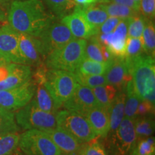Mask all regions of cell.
<instances>
[{
  "mask_svg": "<svg viewBox=\"0 0 155 155\" xmlns=\"http://www.w3.org/2000/svg\"><path fill=\"white\" fill-rule=\"evenodd\" d=\"M9 63L0 65V82L5 81L8 77L9 73Z\"/></svg>",
  "mask_w": 155,
  "mask_h": 155,
  "instance_id": "60d3db41",
  "label": "cell"
},
{
  "mask_svg": "<svg viewBox=\"0 0 155 155\" xmlns=\"http://www.w3.org/2000/svg\"><path fill=\"white\" fill-rule=\"evenodd\" d=\"M154 113V104H152L150 101L141 100L137 107V111L135 113V117L152 115Z\"/></svg>",
  "mask_w": 155,
  "mask_h": 155,
  "instance_id": "f35d334b",
  "label": "cell"
},
{
  "mask_svg": "<svg viewBox=\"0 0 155 155\" xmlns=\"http://www.w3.org/2000/svg\"><path fill=\"white\" fill-rule=\"evenodd\" d=\"M73 73L78 84L91 89L107 83L104 75H83L76 71Z\"/></svg>",
  "mask_w": 155,
  "mask_h": 155,
  "instance_id": "1f68e13d",
  "label": "cell"
},
{
  "mask_svg": "<svg viewBox=\"0 0 155 155\" xmlns=\"http://www.w3.org/2000/svg\"><path fill=\"white\" fill-rule=\"evenodd\" d=\"M87 40L75 38L63 48L48 55L45 64L48 69L75 72L85 58Z\"/></svg>",
  "mask_w": 155,
  "mask_h": 155,
  "instance_id": "3957f363",
  "label": "cell"
},
{
  "mask_svg": "<svg viewBox=\"0 0 155 155\" xmlns=\"http://www.w3.org/2000/svg\"><path fill=\"white\" fill-rule=\"evenodd\" d=\"M110 1H111L112 2L119 4V5L127 6V7H129L131 9H134V10H136V11L139 12L138 10H137V7H136L134 3V2L132 1V0H110Z\"/></svg>",
  "mask_w": 155,
  "mask_h": 155,
  "instance_id": "7bdbcfd3",
  "label": "cell"
},
{
  "mask_svg": "<svg viewBox=\"0 0 155 155\" xmlns=\"http://www.w3.org/2000/svg\"><path fill=\"white\" fill-rule=\"evenodd\" d=\"M18 147L25 155L62 154L49 136L38 129H30L20 135Z\"/></svg>",
  "mask_w": 155,
  "mask_h": 155,
  "instance_id": "ba28073f",
  "label": "cell"
},
{
  "mask_svg": "<svg viewBox=\"0 0 155 155\" xmlns=\"http://www.w3.org/2000/svg\"><path fill=\"white\" fill-rule=\"evenodd\" d=\"M71 155H79V154H78V153L77 152V153H75V154H71Z\"/></svg>",
  "mask_w": 155,
  "mask_h": 155,
  "instance_id": "681fc988",
  "label": "cell"
},
{
  "mask_svg": "<svg viewBox=\"0 0 155 155\" xmlns=\"http://www.w3.org/2000/svg\"><path fill=\"white\" fill-rule=\"evenodd\" d=\"M38 38L41 42L46 57L54 50L63 48L75 39L66 25L61 21L55 22V19L42 31Z\"/></svg>",
  "mask_w": 155,
  "mask_h": 155,
  "instance_id": "9c48e42d",
  "label": "cell"
},
{
  "mask_svg": "<svg viewBox=\"0 0 155 155\" xmlns=\"http://www.w3.org/2000/svg\"><path fill=\"white\" fill-rule=\"evenodd\" d=\"M49 136L61 151L62 154L71 155L77 153L80 150L81 144L72 135L59 128L43 131Z\"/></svg>",
  "mask_w": 155,
  "mask_h": 155,
  "instance_id": "d6986e66",
  "label": "cell"
},
{
  "mask_svg": "<svg viewBox=\"0 0 155 155\" xmlns=\"http://www.w3.org/2000/svg\"><path fill=\"white\" fill-rule=\"evenodd\" d=\"M144 53L143 49L142 38L127 37L126 40L124 59H131Z\"/></svg>",
  "mask_w": 155,
  "mask_h": 155,
  "instance_id": "e575fe53",
  "label": "cell"
},
{
  "mask_svg": "<svg viewBox=\"0 0 155 155\" xmlns=\"http://www.w3.org/2000/svg\"><path fill=\"white\" fill-rule=\"evenodd\" d=\"M61 21L68 28L75 38L87 40L98 33V30L89 24L82 13L76 8L73 13L63 17Z\"/></svg>",
  "mask_w": 155,
  "mask_h": 155,
  "instance_id": "9a60e30c",
  "label": "cell"
},
{
  "mask_svg": "<svg viewBox=\"0 0 155 155\" xmlns=\"http://www.w3.org/2000/svg\"><path fill=\"white\" fill-rule=\"evenodd\" d=\"M65 109L75 111L83 115L93 108L98 106L92 89L78 84L70 98L63 104Z\"/></svg>",
  "mask_w": 155,
  "mask_h": 155,
  "instance_id": "5bb4252c",
  "label": "cell"
},
{
  "mask_svg": "<svg viewBox=\"0 0 155 155\" xmlns=\"http://www.w3.org/2000/svg\"><path fill=\"white\" fill-rule=\"evenodd\" d=\"M89 42L85 50V58L92 61L98 62H104L101 52V44L97 40L96 35L89 38Z\"/></svg>",
  "mask_w": 155,
  "mask_h": 155,
  "instance_id": "d590c367",
  "label": "cell"
},
{
  "mask_svg": "<svg viewBox=\"0 0 155 155\" xmlns=\"http://www.w3.org/2000/svg\"><path fill=\"white\" fill-rule=\"evenodd\" d=\"M126 90V89H125ZM119 91L112 103L109 109L110 130H116L121 124L124 116V105L126 100V91Z\"/></svg>",
  "mask_w": 155,
  "mask_h": 155,
  "instance_id": "44dd1931",
  "label": "cell"
},
{
  "mask_svg": "<svg viewBox=\"0 0 155 155\" xmlns=\"http://www.w3.org/2000/svg\"><path fill=\"white\" fill-rule=\"evenodd\" d=\"M145 25V18L138 13L134 16L129 17L128 22L127 37L141 38Z\"/></svg>",
  "mask_w": 155,
  "mask_h": 155,
  "instance_id": "836d02e7",
  "label": "cell"
},
{
  "mask_svg": "<svg viewBox=\"0 0 155 155\" xmlns=\"http://www.w3.org/2000/svg\"><path fill=\"white\" fill-rule=\"evenodd\" d=\"M50 12L57 17H61L71 14L78 4L73 0H43Z\"/></svg>",
  "mask_w": 155,
  "mask_h": 155,
  "instance_id": "cb8c5ba5",
  "label": "cell"
},
{
  "mask_svg": "<svg viewBox=\"0 0 155 155\" xmlns=\"http://www.w3.org/2000/svg\"><path fill=\"white\" fill-rule=\"evenodd\" d=\"M125 91L126 100L124 105V116L127 118L134 119L137 107L141 100L135 93L131 80L128 82Z\"/></svg>",
  "mask_w": 155,
  "mask_h": 155,
  "instance_id": "f1b7e54d",
  "label": "cell"
},
{
  "mask_svg": "<svg viewBox=\"0 0 155 155\" xmlns=\"http://www.w3.org/2000/svg\"><path fill=\"white\" fill-rule=\"evenodd\" d=\"M7 63H9L3 57L2 55H1V54H0V65H5V64H7Z\"/></svg>",
  "mask_w": 155,
  "mask_h": 155,
  "instance_id": "f6af8a7d",
  "label": "cell"
},
{
  "mask_svg": "<svg viewBox=\"0 0 155 155\" xmlns=\"http://www.w3.org/2000/svg\"><path fill=\"white\" fill-rule=\"evenodd\" d=\"M41 0H16L7 13V23L19 33L38 37L55 19Z\"/></svg>",
  "mask_w": 155,
  "mask_h": 155,
  "instance_id": "6da1fadb",
  "label": "cell"
},
{
  "mask_svg": "<svg viewBox=\"0 0 155 155\" xmlns=\"http://www.w3.org/2000/svg\"><path fill=\"white\" fill-rule=\"evenodd\" d=\"M128 22L129 18L121 19L112 32L108 34H97L96 35L98 41L105 45L114 57H124Z\"/></svg>",
  "mask_w": 155,
  "mask_h": 155,
  "instance_id": "7c38bea8",
  "label": "cell"
},
{
  "mask_svg": "<svg viewBox=\"0 0 155 155\" xmlns=\"http://www.w3.org/2000/svg\"><path fill=\"white\" fill-rule=\"evenodd\" d=\"M7 5L0 1V22H5L7 18Z\"/></svg>",
  "mask_w": 155,
  "mask_h": 155,
  "instance_id": "b9f144b4",
  "label": "cell"
},
{
  "mask_svg": "<svg viewBox=\"0 0 155 155\" xmlns=\"http://www.w3.org/2000/svg\"><path fill=\"white\" fill-rule=\"evenodd\" d=\"M143 49L145 54L154 58L155 55V27L154 21L145 19V25L142 33Z\"/></svg>",
  "mask_w": 155,
  "mask_h": 155,
  "instance_id": "d4e9b609",
  "label": "cell"
},
{
  "mask_svg": "<svg viewBox=\"0 0 155 155\" xmlns=\"http://www.w3.org/2000/svg\"><path fill=\"white\" fill-rule=\"evenodd\" d=\"M75 3L78 5H91V4H94L98 2V0H73Z\"/></svg>",
  "mask_w": 155,
  "mask_h": 155,
  "instance_id": "ee69618b",
  "label": "cell"
},
{
  "mask_svg": "<svg viewBox=\"0 0 155 155\" xmlns=\"http://www.w3.org/2000/svg\"><path fill=\"white\" fill-rule=\"evenodd\" d=\"M99 6L106 12L108 17H118L120 19L129 18L139 13L134 9L114 2H104L100 4Z\"/></svg>",
  "mask_w": 155,
  "mask_h": 155,
  "instance_id": "83f0119b",
  "label": "cell"
},
{
  "mask_svg": "<svg viewBox=\"0 0 155 155\" xmlns=\"http://www.w3.org/2000/svg\"><path fill=\"white\" fill-rule=\"evenodd\" d=\"M104 75L107 84L116 87L118 91H124L128 82L131 80L124 58L114 57Z\"/></svg>",
  "mask_w": 155,
  "mask_h": 155,
  "instance_id": "2e32d148",
  "label": "cell"
},
{
  "mask_svg": "<svg viewBox=\"0 0 155 155\" xmlns=\"http://www.w3.org/2000/svg\"><path fill=\"white\" fill-rule=\"evenodd\" d=\"M18 33L19 48L25 65L37 67L43 63L46 56L40 40L30 35Z\"/></svg>",
  "mask_w": 155,
  "mask_h": 155,
  "instance_id": "4fadbf2b",
  "label": "cell"
},
{
  "mask_svg": "<svg viewBox=\"0 0 155 155\" xmlns=\"http://www.w3.org/2000/svg\"><path fill=\"white\" fill-rule=\"evenodd\" d=\"M9 73L5 81L0 82V91L21 86L31 80V66L24 64L9 63Z\"/></svg>",
  "mask_w": 155,
  "mask_h": 155,
  "instance_id": "e0dca14e",
  "label": "cell"
},
{
  "mask_svg": "<svg viewBox=\"0 0 155 155\" xmlns=\"http://www.w3.org/2000/svg\"><path fill=\"white\" fill-rule=\"evenodd\" d=\"M120 18L114 17H108L104 22L98 28V34H108L112 32L119 22Z\"/></svg>",
  "mask_w": 155,
  "mask_h": 155,
  "instance_id": "ab89813d",
  "label": "cell"
},
{
  "mask_svg": "<svg viewBox=\"0 0 155 155\" xmlns=\"http://www.w3.org/2000/svg\"><path fill=\"white\" fill-rule=\"evenodd\" d=\"M17 125L25 130L38 129L45 131L57 127L55 114L40 109L32 98L27 105L15 113Z\"/></svg>",
  "mask_w": 155,
  "mask_h": 155,
  "instance_id": "5b68a950",
  "label": "cell"
},
{
  "mask_svg": "<svg viewBox=\"0 0 155 155\" xmlns=\"http://www.w3.org/2000/svg\"><path fill=\"white\" fill-rule=\"evenodd\" d=\"M78 84L73 73L55 69L48 70L44 82L45 86L60 107L72 96Z\"/></svg>",
  "mask_w": 155,
  "mask_h": 155,
  "instance_id": "8992f818",
  "label": "cell"
},
{
  "mask_svg": "<svg viewBox=\"0 0 155 155\" xmlns=\"http://www.w3.org/2000/svg\"><path fill=\"white\" fill-rule=\"evenodd\" d=\"M78 10L82 13L89 24L95 30H98L104 21L108 17L106 12L98 6H95L94 4L88 5H78L75 7Z\"/></svg>",
  "mask_w": 155,
  "mask_h": 155,
  "instance_id": "ffe728a7",
  "label": "cell"
},
{
  "mask_svg": "<svg viewBox=\"0 0 155 155\" xmlns=\"http://www.w3.org/2000/svg\"><path fill=\"white\" fill-rule=\"evenodd\" d=\"M35 90L36 84L31 79L21 86L0 91V107L17 111L32 99Z\"/></svg>",
  "mask_w": 155,
  "mask_h": 155,
  "instance_id": "30bf717a",
  "label": "cell"
},
{
  "mask_svg": "<svg viewBox=\"0 0 155 155\" xmlns=\"http://www.w3.org/2000/svg\"><path fill=\"white\" fill-rule=\"evenodd\" d=\"M18 34L8 23L5 22L0 26V54L9 63L25 65L19 50Z\"/></svg>",
  "mask_w": 155,
  "mask_h": 155,
  "instance_id": "8fae6325",
  "label": "cell"
},
{
  "mask_svg": "<svg viewBox=\"0 0 155 155\" xmlns=\"http://www.w3.org/2000/svg\"><path fill=\"white\" fill-rule=\"evenodd\" d=\"M131 76L134 89L141 100L154 104L155 65L154 58L143 53L131 59H124Z\"/></svg>",
  "mask_w": 155,
  "mask_h": 155,
  "instance_id": "7a4b0ae2",
  "label": "cell"
},
{
  "mask_svg": "<svg viewBox=\"0 0 155 155\" xmlns=\"http://www.w3.org/2000/svg\"><path fill=\"white\" fill-rule=\"evenodd\" d=\"M20 135L18 132L0 136V155H12L18 147Z\"/></svg>",
  "mask_w": 155,
  "mask_h": 155,
  "instance_id": "4dcf8cb0",
  "label": "cell"
},
{
  "mask_svg": "<svg viewBox=\"0 0 155 155\" xmlns=\"http://www.w3.org/2000/svg\"><path fill=\"white\" fill-rule=\"evenodd\" d=\"M12 155H23L22 153V151L20 150V149L19 148V147H17L16 150H15V152H13V154Z\"/></svg>",
  "mask_w": 155,
  "mask_h": 155,
  "instance_id": "bcb514c9",
  "label": "cell"
},
{
  "mask_svg": "<svg viewBox=\"0 0 155 155\" xmlns=\"http://www.w3.org/2000/svg\"><path fill=\"white\" fill-rule=\"evenodd\" d=\"M57 128L72 135L81 144L96 138L88 120L81 114L70 110H62L55 114Z\"/></svg>",
  "mask_w": 155,
  "mask_h": 155,
  "instance_id": "52a82bcc",
  "label": "cell"
},
{
  "mask_svg": "<svg viewBox=\"0 0 155 155\" xmlns=\"http://www.w3.org/2000/svg\"><path fill=\"white\" fill-rule=\"evenodd\" d=\"M92 91L98 102V106L109 111L112 103L118 93L116 87L106 83L92 88Z\"/></svg>",
  "mask_w": 155,
  "mask_h": 155,
  "instance_id": "603a6c76",
  "label": "cell"
},
{
  "mask_svg": "<svg viewBox=\"0 0 155 155\" xmlns=\"http://www.w3.org/2000/svg\"><path fill=\"white\" fill-rule=\"evenodd\" d=\"M19 128L15 120V112L0 107V136L18 132Z\"/></svg>",
  "mask_w": 155,
  "mask_h": 155,
  "instance_id": "4316f807",
  "label": "cell"
},
{
  "mask_svg": "<svg viewBox=\"0 0 155 155\" xmlns=\"http://www.w3.org/2000/svg\"><path fill=\"white\" fill-rule=\"evenodd\" d=\"M106 138L111 155H133L137 141L134 119L124 118L119 127L109 131Z\"/></svg>",
  "mask_w": 155,
  "mask_h": 155,
  "instance_id": "277c9868",
  "label": "cell"
},
{
  "mask_svg": "<svg viewBox=\"0 0 155 155\" xmlns=\"http://www.w3.org/2000/svg\"><path fill=\"white\" fill-rule=\"evenodd\" d=\"M139 12L145 19L154 20L155 17V0H141Z\"/></svg>",
  "mask_w": 155,
  "mask_h": 155,
  "instance_id": "74e56055",
  "label": "cell"
},
{
  "mask_svg": "<svg viewBox=\"0 0 155 155\" xmlns=\"http://www.w3.org/2000/svg\"><path fill=\"white\" fill-rule=\"evenodd\" d=\"M61 155H64V154H61Z\"/></svg>",
  "mask_w": 155,
  "mask_h": 155,
  "instance_id": "f5cc1de1",
  "label": "cell"
},
{
  "mask_svg": "<svg viewBox=\"0 0 155 155\" xmlns=\"http://www.w3.org/2000/svg\"><path fill=\"white\" fill-rule=\"evenodd\" d=\"M88 120L96 137L106 138L110 130L109 111L100 106L93 108L83 115Z\"/></svg>",
  "mask_w": 155,
  "mask_h": 155,
  "instance_id": "ac0fdd59",
  "label": "cell"
},
{
  "mask_svg": "<svg viewBox=\"0 0 155 155\" xmlns=\"http://www.w3.org/2000/svg\"><path fill=\"white\" fill-rule=\"evenodd\" d=\"M98 1H99V2H100V1H101V0H98Z\"/></svg>",
  "mask_w": 155,
  "mask_h": 155,
  "instance_id": "816d5d0a",
  "label": "cell"
},
{
  "mask_svg": "<svg viewBox=\"0 0 155 155\" xmlns=\"http://www.w3.org/2000/svg\"><path fill=\"white\" fill-rule=\"evenodd\" d=\"M132 1L134 2V5L136 6V7H137V10L139 11V4H140L141 0H132Z\"/></svg>",
  "mask_w": 155,
  "mask_h": 155,
  "instance_id": "7dc6e473",
  "label": "cell"
},
{
  "mask_svg": "<svg viewBox=\"0 0 155 155\" xmlns=\"http://www.w3.org/2000/svg\"><path fill=\"white\" fill-rule=\"evenodd\" d=\"M33 99L37 106L42 111L48 113L56 114L60 106H58L55 101L52 98L48 90L45 86L44 83H38L36 85V90Z\"/></svg>",
  "mask_w": 155,
  "mask_h": 155,
  "instance_id": "7402d4cb",
  "label": "cell"
},
{
  "mask_svg": "<svg viewBox=\"0 0 155 155\" xmlns=\"http://www.w3.org/2000/svg\"><path fill=\"white\" fill-rule=\"evenodd\" d=\"M111 62H98L84 58L76 71L83 75H104Z\"/></svg>",
  "mask_w": 155,
  "mask_h": 155,
  "instance_id": "484cf974",
  "label": "cell"
},
{
  "mask_svg": "<svg viewBox=\"0 0 155 155\" xmlns=\"http://www.w3.org/2000/svg\"><path fill=\"white\" fill-rule=\"evenodd\" d=\"M134 128L137 140L148 137L154 131V123L152 115L134 118Z\"/></svg>",
  "mask_w": 155,
  "mask_h": 155,
  "instance_id": "f546056e",
  "label": "cell"
},
{
  "mask_svg": "<svg viewBox=\"0 0 155 155\" xmlns=\"http://www.w3.org/2000/svg\"><path fill=\"white\" fill-rule=\"evenodd\" d=\"M98 137L81 144L78 153L79 155H108L105 147L98 139Z\"/></svg>",
  "mask_w": 155,
  "mask_h": 155,
  "instance_id": "d6a6232c",
  "label": "cell"
},
{
  "mask_svg": "<svg viewBox=\"0 0 155 155\" xmlns=\"http://www.w3.org/2000/svg\"><path fill=\"white\" fill-rule=\"evenodd\" d=\"M4 23H5V22H0V26H1V25H2V24H4Z\"/></svg>",
  "mask_w": 155,
  "mask_h": 155,
  "instance_id": "f907efd6",
  "label": "cell"
},
{
  "mask_svg": "<svg viewBox=\"0 0 155 155\" xmlns=\"http://www.w3.org/2000/svg\"><path fill=\"white\" fill-rule=\"evenodd\" d=\"M155 145L154 137L139 139L136 144L133 155H154Z\"/></svg>",
  "mask_w": 155,
  "mask_h": 155,
  "instance_id": "8d00e7d4",
  "label": "cell"
},
{
  "mask_svg": "<svg viewBox=\"0 0 155 155\" xmlns=\"http://www.w3.org/2000/svg\"><path fill=\"white\" fill-rule=\"evenodd\" d=\"M0 1H1L2 2H3V3L6 4V5H7V3H8L10 1V0H0Z\"/></svg>",
  "mask_w": 155,
  "mask_h": 155,
  "instance_id": "c3c4849f",
  "label": "cell"
}]
</instances>
